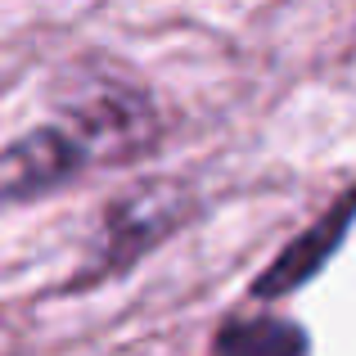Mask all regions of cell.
<instances>
[{
  "mask_svg": "<svg viewBox=\"0 0 356 356\" xmlns=\"http://www.w3.org/2000/svg\"><path fill=\"white\" fill-rule=\"evenodd\" d=\"M158 140V113L140 90L122 86H95L68 104L59 122L14 140L0 154V203L32 199L41 190H54L68 176L90 167L131 163Z\"/></svg>",
  "mask_w": 356,
  "mask_h": 356,
  "instance_id": "cell-1",
  "label": "cell"
},
{
  "mask_svg": "<svg viewBox=\"0 0 356 356\" xmlns=\"http://www.w3.org/2000/svg\"><path fill=\"white\" fill-rule=\"evenodd\" d=\"M190 212V194L181 185H140V190L122 194L113 208L104 212V230H99V270H122L149 252L158 239H167Z\"/></svg>",
  "mask_w": 356,
  "mask_h": 356,
  "instance_id": "cell-2",
  "label": "cell"
},
{
  "mask_svg": "<svg viewBox=\"0 0 356 356\" xmlns=\"http://www.w3.org/2000/svg\"><path fill=\"white\" fill-rule=\"evenodd\" d=\"M352 221H356V185L334 203L330 212H325L321 221H312V226L289 243L266 270H261L257 284H252V293H257V298H284V293H293V289H302L307 280L321 275L325 261L339 252V243L352 230Z\"/></svg>",
  "mask_w": 356,
  "mask_h": 356,
  "instance_id": "cell-3",
  "label": "cell"
},
{
  "mask_svg": "<svg viewBox=\"0 0 356 356\" xmlns=\"http://www.w3.org/2000/svg\"><path fill=\"white\" fill-rule=\"evenodd\" d=\"M212 356H307V334L293 321H230L212 339Z\"/></svg>",
  "mask_w": 356,
  "mask_h": 356,
  "instance_id": "cell-4",
  "label": "cell"
}]
</instances>
